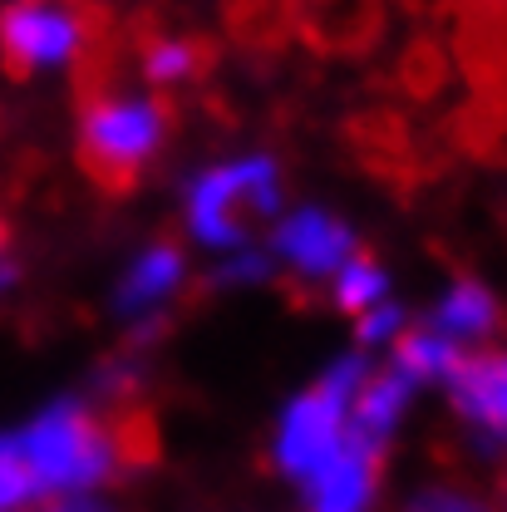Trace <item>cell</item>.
<instances>
[{"mask_svg": "<svg viewBox=\"0 0 507 512\" xmlns=\"http://www.w3.org/2000/svg\"><path fill=\"white\" fill-rule=\"evenodd\" d=\"M20 439V453L40 483V493H84L104 478L119 473L114 463V439H109V424L99 414V404H79V399H64L55 409H45Z\"/></svg>", "mask_w": 507, "mask_h": 512, "instance_id": "2", "label": "cell"}, {"mask_svg": "<svg viewBox=\"0 0 507 512\" xmlns=\"http://www.w3.org/2000/svg\"><path fill=\"white\" fill-rule=\"evenodd\" d=\"M281 252L291 256L301 271H335V266H345V256L355 252V237L335 222V217H320V212H301V217H291L286 227H281Z\"/></svg>", "mask_w": 507, "mask_h": 512, "instance_id": "8", "label": "cell"}, {"mask_svg": "<svg viewBox=\"0 0 507 512\" xmlns=\"http://www.w3.org/2000/svg\"><path fill=\"white\" fill-rule=\"evenodd\" d=\"M394 355H399V375L404 380H448L463 350L448 340L444 330H404Z\"/></svg>", "mask_w": 507, "mask_h": 512, "instance_id": "12", "label": "cell"}, {"mask_svg": "<svg viewBox=\"0 0 507 512\" xmlns=\"http://www.w3.org/2000/svg\"><path fill=\"white\" fill-rule=\"evenodd\" d=\"M384 468V444L365 439H340L335 458L311 478V512H360L370 503Z\"/></svg>", "mask_w": 507, "mask_h": 512, "instance_id": "6", "label": "cell"}, {"mask_svg": "<svg viewBox=\"0 0 507 512\" xmlns=\"http://www.w3.org/2000/svg\"><path fill=\"white\" fill-rule=\"evenodd\" d=\"M394 325H399V311H370V316H360V335L380 340L384 330H394Z\"/></svg>", "mask_w": 507, "mask_h": 512, "instance_id": "16", "label": "cell"}, {"mask_svg": "<svg viewBox=\"0 0 507 512\" xmlns=\"http://www.w3.org/2000/svg\"><path fill=\"white\" fill-rule=\"evenodd\" d=\"M168 133V109L158 99L124 94L104 74L79 84V168L104 197H128L143 183Z\"/></svg>", "mask_w": 507, "mask_h": 512, "instance_id": "1", "label": "cell"}, {"mask_svg": "<svg viewBox=\"0 0 507 512\" xmlns=\"http://www.w3.org/2000/svg\"><path fill=\"white\" fill-rule=\"evenodd\" d=\"M409 512H493L488 503L468 498V493H453V488H434V493H419Z\"/></svg>", "mask_w": 507, "mask_h": 512, "instance_id": "15", "label": "cell"}, {"mask_svg": "<svg viewBox=\"0 0 507 512\" xmlns=\"http://www.w3.org/2000/svg\"><path fill=\"white\" fill-rule=\"evenodd\" d=\"M468 5H473L488 25H507V0H468Z\"/></svg>", "mask_w": 507, "mask_h": 512, "instance_id": "17", "label": "cell"}, {"mask_svg": "<svg viewBox=\"0 0 507 512\" xmlns=\"http://www.w3.org/2000/svg\"><path fill=\"white\" fill-rule=\"evenodd\" d=\"M183 276V252L173 242H158L153 252H143V261L128 271L124 281V306L128 311H143V306H158Z\"/></svg>", "mask_w": 507, "mask_h": 512, "instance_id": "11", "label": "cell"}, {"mask_svg": "<svg viewBox=\"0 0 507 512\" xmlns=\"http://www.w3.org/2000/svg\"><path fill=\"white\" fill-rule=\"evenodd\" d=\"M498 512H507V473H503V483H498Z\"/></svg>", "mask_w": 507, "mask_h": 512, "instance_id": "18", "label": "cell"}, {"mask_svg": "<svg viewBox=\"0 0 507 512\" xmlns=\"http://www.w3.org/2000/svg\"><path fill=\"white\" fill-rule=\"evenodd\" d=\"M360 360H340L316 389H306L281 424V468L296 478H316L320 468L335 458V448L345 439V419H350V399L360 389Z\"/></svg>", "mask_w": 507, "mask_h": 512, "instance_id": "4", "label": "cell"}, {"mask_svg": "<svg viewBox=\"0 0 507 512\" xmlns=\"http://www.w3.org/2000/svg\"><path fill=\"white\" fill-rule=\"evenodd\" d=\"M448 389H453V409L463 419H473L493 439H507V350L458 355Z\"/></svg>", "mask_w": 507, "mask_h": 512, "instance_id": "7", "label": "cell"}, {"mask_svg": "<svg viewBox=\"0 0 507 512\" xmlns=\"http://www.w3.org/2000/svg\"><path fill=\"white\" fill-rule=\"evenodd\" d=\"M271 163L252 158V163H232V168H217L207 173L197 188H192L188 217L197 227L202 242L212 247H232L247 237V222L256 212H271Z\"/></svg>", "mask_w": 507, "mask_h": 512, "instance_id": "5", "label": "cell"}, {"mask_svg": "<svg viewBox=\"0 0 507 512\" xmlns=\"http://www.w3.org/2000/svg\"><path fill=\"white\" fill-rule=\"evenodd\" d=\"M507 325V316L498 311V301L483 291V286H473V281H458L453 291H448V301L439 306V330H448V340L453 335H463V340H488V335H498Z\"/></svg>", "mask_w": 507, "mask_h": 512, "instance_id": "9", "label": "cell"}, {"mask_svg": "<svg viewBox=\"0 0 507 512\" xmlns=\"http://www.w3.org/2000/svg\"><path fill=\"white\" fill-rule=\"evenodd\" d=\"M143 79L148 84H158V89H173V84H188L202 74V64H207V45L202 40H188V35H153L148 45H143Z\"/></svg>", "mask_w": 507, "mask_h": 512, "instance_id": "10", "label": "cell"}, {"mask_svg": "<svg viewBox=\"0 0 507 512\" xmlns=\"http://www.w3.org/2000/svg\"><path fill=\"white\" fill-rule=\"evenodd\" d=\"M99 40V20L89 0H10L0 10V60L15 79L60 69V64H89Z\"/></svg>", "mask_w": 507, "mask_h": 512, "instance_id": "3", "label": "cell"}, {"mask_svg": "<svg viewBox=\"0 0 507 512\" xmlns=\"http://www.w3.org/2000/svg\"><path fill=\"white\" fill-rule=\"evenodd\" d=\"M384 296V271L370 256H350L340 266V281H335V306L340 311H365Z\"/></svg>", "mask_w": 507, "mask_h": 512, "instance_id": "13", "label": "cell"}, {"mask_svg": "<svg viewBox=\"0 0 507 512\" xmlns=\"http://www.w3.org/2000/svg\"><path fill=\"white\" fill-rule=\"evenodd\" d=\"M5 247H10V227L0 222V256H5Z\"/></svg>", "mask_w": 507, "mask_h": 512, "instance_id": "19", "label": "cell"}, {"mask_svg": "<svg viewBox=\"0 0 507 512\" xmlns=\"http://www.w3.org/2000/svg\"><path fill=\"white\" fill-rule=\"evenodd\" d=\"M35 493H40V483H35L25 453H20V439H0V512L30 503Z\"/></svg>", "mask_w": 507, "mask_h": 512, "instance_id": "14", "label": "cell"}]
</instances>
